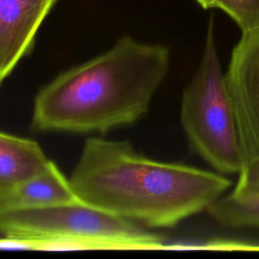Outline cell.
I'll return each instance as SVG.
<instances>
[{"label":"cell","instance_id":"cell-1","mask_svg":"<svg viewBox=\"0 0 259 259\" xmlns=\"http://www.w3.org/2000/svg\"><path fill=\"white\" fill-rule=\"evenodd\" d=\"M77 197L145 228H174L230 188L224 175L137 153L126 141L86 140L69 178Z\"/></svg>","mask_w":259,"mask_h":259},{"label":"cell","instance_id":"cell-2","mask_svg":"<svg viewBox=\"0 0 259 259\" xmlns=\"http://www.w3.org/2000/svg\"><path fill=\"white\" fill-rule=\"evenodd\" d=\"M170 66L162 45L120 37L108 51L55 77L35 95L31 126L99 133L133 124L149 110Z\"/></svg>","mask_w":259,"mask_h":259},{"label":"cell","instance_id":"cell-3","mask_svg":"<svg viewBox=\"0 0 259 259\" xmlns=\"http://www.w3.org/2000/svg\"><path fill=\"white\" fill-rule=\"evenodd\" d=\"M0 233L37 241L75 243L80 250H166V240L145 227L83 201L0 209Z\"/></svg>","mask_w":259,"mask_h":259},{"label":"cell","instance_id":"cell-4","mask_svg":"<svg viewBox=\"0 0 259 259\" xmlns=\"http://www.w3.org/2000/svg\"><path fill=\"white\" fill-rule=\"evenodd\" d=\"M180 120L190 147L206 163L219 173L239 174L242 151L212 17L198 67L182 93Z\"/></svg>","mask_w":259,"mask_h":259},{"label":"cell","instance_id":"cell-5","mask_svg":"<svg viewBox=\"0 0 259 259\" xmlns=\"http://www.w3.org/2000/svg\"><path fill=\"white\" fill-rule=\"evenodd\" d=\"M225 76L244 167L259 161V27L242 32Z\"/></svg>","mask_w":259,"mask_h":259},{"label":"cell","instance_id":"cell-6","mask_svg":"<svg viewBox=\"0 0 259 259\" xmlns=\"http://www.w3.org/2000/svg\"><path fill=\"white\" fill-rule=\"evenodd\" d=\"M57 0H0V81L34 45L41 22Z\"/></svg>","mask_w":259,"mask_h":259},{"label":"cell","instance_id":"cell-7","mask_svg":"<svg viewBox=\"0 0 259 259\" xmlns=\"http://www.w3.org/2000/svg\"><path fill=\"white\" fill-rule=\"evenodd\" d=\"M79 200L69 178L53 161L34 177L7 191L0 192V209L49 206Z\"/></svg>","mask_w":259,"mask_h":259},{"label":"cell","instance_id":"cell-8","mask_svg":"<svg viewBox=\"0 0 259 259\" xmlns=\"http://www.w3.org/2000/svg\"><path fill=\"white\" fill-rule=\"evenodd\" d=\"M49 161L35 141L0 132V192L39 174Z\"/></svg>","mask_w":259,"mask_h":259},{"label":"cell","instance_id":"cell-9","mask_svg":"<svg viewBox=\"0 0 259 259\" xmlns=\"http://www.w3.org/2000/svg\"><path fill=\"white\" fill-rule=\"evenodd\" d=\"M207 212L228 228L259 229V195L235 196L230 193L212 203Z\"/></svg>","mask_w":259,"mask_h":259},{"label":"cell","instance_id":"cell-10","mask_svg":"<svg viewBox=\"0 0 259 259\" xmlns=\"http://www.w3.org/2000/svg\"><path fill=\"white\" fill-rule=\"evenodd\" d=\"M215 8L227 13L242 32L259 27V0H215Z\"/></svg>","mask_w":259,"mask_h":259},{"label":"cell","instance_id":"cell-11","mask_svg":"<svg viewBox=\"0 0 259 259\" xmlns=\"http://www.w3.org/2000/svg\"><path fill=\"white\" fill-rule=\"evenodd\" d=\"M167 250L180 251H259V244L230 239H208L202 241L168 244Z\"/></svg>","mask_w":259,"mask_h":259},{"label":"cell","instance_id":"cell-12","mask_svg":"<svg viewBox=\"0 0 259 259\" xmlns=\"http://www.w3.org/2000/svg\"><path fill=\"white\" fill-rule=\"evenodd\" d=\"M231 194L235 196L259 195V161L249 163L242 168Z\"/></svg>","mask_w":259,"mask_h":259},{"label":"cell","instance_id":"cell-13","mask_svg":"<svg viewBox=\"0 0 259 259\" xmlns=\"http://www.w3.org/2000/svg\"><path fill=\"white\" fill-rule=\"evenodd\" d=\"M36 243L34 240L19 237L4 236L0 238V249L2 250H34Z\"/></svg>","mask_w":259,"mask_h":259},{"label":"cell","instance_id":"cell-14","mask_svg":"<svg viewBox=\"0 0 259 259\" xmlns=\"http://www.w3.org/2000/svg\"><path fill=\"white\" fill-rule=\"evenodd\" d=\"M195 1L204 9L215 8V0H195Z\"/></svg>","mask_w":259,"mask_h":259},{"label":"cell","instance_id":"cell-15","mask_svg":"<svg viewBox=\"0 0 259 259\" xmlns=\"http://www.w3.org/2000/svg\"><path fill=\"white\" fill-rule=\"evenodd\" d=\"M0 84H1V81H0Z\"/></svg>","mask_w":259,"mask_h":259}]
</instances>
